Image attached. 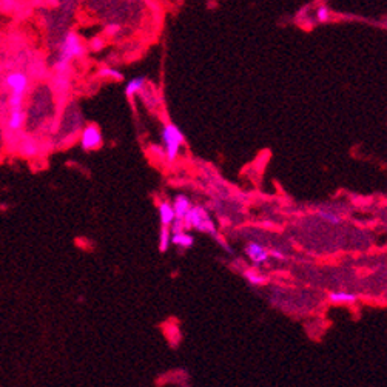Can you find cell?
<instances>
[{"mask_svg":"<svg viewBox=\"0 0 387 387\" xmlns=\"http://www.w3.org/2000/svg\"><path fill=\"white\" fill-rule=\"evenodd\" d=\"M162 142H163V150H165L167 161L173 162L179 158L181 148L185 142V137L178 125L167 124L162 130Z\"/></svg>","mask_w":387,"mask_h":387,"instance_id":"7a4b0ae2","label":"cell"},{"mask_svg":"<svg viewBox=\"0 0 387 387\" xmlns=\"http://www.w3.org/2000/svg\"><path fill=\"white\" fill-rule=\"evenodd\" d=\"M103 46H105V40L102 37H95V39H91V42H90V50L95 51V53L102 51Z\"/></svg>","mask_w":387,"mask_h":387,"instance_id":"ac0fdd59","label":"cell"},{"mask_svg":"<svg viewBox=\"0 0 387 387\" xmlns=\"http://www.w3.org/2000/svg\"><path fill=\"white\" fill-rule=\"evenodd\" d=\"M329 301L333 304H354L356 301V295L347 290H335L329 293Z\"/></svg>","mask_w":387,"mask_h":387,"instance_id":"7c38bea8","label":"cell"},{"mask_svg":"<svg viewBox=\"0 0 387 387\" xmlns=\"http://www.w3.org/2000/svg\"><path fill=\"white\" fill-rule=\"evenodd\" d=\"M85 54V46L82 43L76 31H68L59 45V54L54 64V71L57 74H68L71 69V62L80 59Z\"/></svg>","mask_w":387,"mask_h":387,"instance_id":"6da1fadb","label":"cell"},{"mask_svg":"<svg viewBox=\"0 0 387 387\" xmlns=\"http://www.w3.org/2000/svg\"><path fill=\"white\" fill-rule=\"evenodd\" d=\"M27 122V110L19 108V110H8V119H6V130L8 134H19Z\"/></svg>","mask_w":387,"mask_h":387,"instance_id":"8992f818","label":"cell"},{"mask_svg":"<svg viewBox=\"0 0 387 387\" xmlns=\"http://www.w3.org/2000/svg\"><path fill=\"white\" fill-rule=\"evenodd\" d=\"M318 216H320L321 219H324L325 222H329V224H339V222H341V216L336 215V213L325 212V210H320Z\"/></svg>","mask_w":387,"mask_h":387,"instance_id":"2e32d148","label":"cell"},{"mask_svg":"<svg viewBox=\"0 0 387 387\" xmlns=\"http://www.w3.org/2000/svg\"><path fill=\"white\" fill-rule=\"evenodd\" d=\"M173 204V208H174V215L176 218L174 219H185V215L189 213V210L192 207V202H190V199L189 196H185V194H176L174 197V201L171 202Z\"/></svg>","mask_w":387,"mask_h":387,"instance_id":"30bf717a","label":"cell"},{"mask_svg":"<svg viewBox=\"0 0 387 387\" xmlns=\"http://www.w3.org/2000/svg\"><path fill=\"white\" fill-rule=\"evenodd\" d=\"M158 213H159V222H161V226L171 227L173 221H174V218H176L173 204H171L170 201H161V202L158 204Z\"/></svg>","mask_w":387,"mask_h":387,"instance_id":"ba28073f","label":"cell"},{"mask_svg":"<svg viewBox=\"0 0 387 387\" xmlns=\"http://www.w3.org/2000/svg\"><path fill=\"white\" fill-rule=\"evenodd\" d=\"M171 244L178 249L189 250L194 245V238H193V234H190L187 230L176 231V233H171Z\"/></svg>","mask_w":387,"mask_h":387,"instance_id":"9c48e42d","label":"cell"},{"mask_svg":"<svg viewBox=\"0 0 387 387\" xmlns=\"http://www.w3.org/2000/svg\"><path fill=\"white\" fill-rule=\"evenodd\" d=\"M184 221H185L187 230L194 228L201 233H207V234H212V236H216V224L213 222V219L210 218V215L205 212V208H202V207L192 205L189 213L185 215Z\"/></svg>","mask_w":387,"mask_h":387,"instance_id":"3957f363","label":"cell"},{"mask_svg":"<svg viewBox=\"0 0 387 387\" xmlns=\"http://www.w3.org/2000/svg\"><path fill=\"white\" fill-rule=\"evenodd\" d=\"M147 85V79L142 77V76H137V77H133L127 82V85H125V96L128 99H133L134 96L140 95V93L144 91Z\"/></svg>","mask_w":387,"mask_h":387,"instance_id":"8fae6325","label":"cell"},{"mask_svg":"<svg viewBox=\"0 0 387 387\" xmlns=\"http://www.w3.org/2000/svg\"><path fill=\"white\" fill-rule=\"evenodd\" d=\"M316 19H318L321 23L329 22V19H330V11H329V8H327L325 5H321L318 9H316Z\"/></svg>","mask_w":387,"mask_h":387,"instance_id":"e0dca14e","label":"cell"},{"mask_svg":"<svg viewBox=\"0 0 387 387\" xmlns=\"http://www.w3.org/2000/svg\"><path fill=\"white\" fill-rule=\"evenodd\" d=\"M244 252H245V255H247L249 259L252 261V264H255L256 267L264 265L268 261V258H270L268 250L264 247V245L258 244V242H249L247 245H245Z\"/></svg>","mask_w":387,"mask_h":387,"instance_id":"52a82bcc","label":"cell"},{"mask_svg":"<svg viewBox=\"0 0 387 387\" xmlns=\"http://www.w3.org/2000/svg\"><path fill=\"white\" fill-rule=\"evenodd\" d=\"M119 30H121V27L117 25V23H111V25H108L107 28H105V34H107V36H114Z\"/></svg>","mask_w":387,"mask_h":387,"instance_id":"ffe728a7","label":"cell"},{"mask_svg":"<svg viewBox=\"0 0 387 387\" xmlns=\"http://www.w3.org/2000/svg\"><path fill=\"white\" fill-rule=\"evenodd\" d=\"M5 85L9 90V95L27 97V93H28V88H30V80H28V76L25 73L11 71L5 77Z\"/></svg>","mask_w":387,"mask_h":387,"instance_id":"5b68a950","label":"cell"},{"mask_svg":"<svg viewBox=\"0 0 387 387\" xmlns=\"http://www.w3.org/2000/svg\"><path fill=\"white\" fill-rule=\"evenodd\" d=\"M80 147L84 151H96L102 147L103 144V137H102V131L100 128L95 124H90L87 127H84V130L80 131V137H79Z\"/></svg>","mask_w":387,"mask_h":387,"instance_id":"277c9868","label":"cell"},{"mask_svg":"<svg viewBox=\"0 0 387 387\" xmlns=\"http://www.w3.org/2000/svg\"><path fill=\"white\" fill-rule=\"evenodd\" d=\"M171 245V228L161 226L159 230V252L161 253H167Z\"/></svg>","mask_w":387,"mask_h":387,"instance_id":"9a60e30c","label":"cell"},{"mask_svg":"<svg viewBox=\"0 0 387 387\" xmlns=\"http://www.w3.org/2000/svg\"><path fill=\"white\" fill-rule=\"evenodd\" d=\"M97 77L107 79V80H116V82L124 80V74L117 68H113V66H100L97 69Z\"/></svg>","mask_w":387,"mask_h":387,"instance_id":"5bb4252c","label":"cell"},{"mask_svg":"<svg viewBox=\"0 0 387 387\" xmlns=\"http://www.w3.org/2000/svg\"><path fill=\"white\" fill-rule=\"evenodd\" d=\"M242 276L244 279L247 281L250 286H255V287H259V286H264L267 284L268 278L265 275H262L261 272L258 270H252V268H247V270L242 272Z\"/></svg>","mask_w":387,"mask_h":387,"instance_id":"4fadbf2b","label":"cell"},{"mask_svg":"<svg viewBox=\"0 0 387 387\" xmlns=\"http://www.w3.org/2000/svg\"><path fill=\"white\" fill-rule=\"evenodd\" d=\"M268 255H270L273 259H278V261H284L286 258H287L283 252H279V250H276V249H272L270 252H268Z\"/></svg>","mask_w":387,"mask_h":387,"instance_id":"d6986e66","label":"cell"}]
</instances>
